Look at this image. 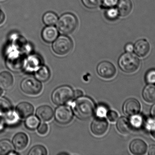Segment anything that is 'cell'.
<instances>
[{
  "mask_svg": "<svg viewBox=\"0 0 155 155\" xmlns=\"http://www.w3.org/2000/svg\"><path fill=\"white\" fill-rule=\"evenodd\" d=\"M29 142L28 136L24 133H19L16 134L13 139L12 143L16 150L21 151L27 147Z\"/></svg>",
  "mask_w": 155,
  "mask_h": 155,
  "instance_id": "obj_15",
  "label": "cell"
},
{
  "mask_svg": "<svg viewBox=\"0 0 155 155\" xmlns=\"http://www.w3.org/2000/svg\"><path fill=\"white\" fill-rule=\"evenodd\" d=\"M14 79L12 75L6 71L0 73V86L4 89H10L13 84Z\"/></svg>",
  "mask_w": 155,
  "mask_h": 155,
  "instance_id": "obj_19",
  "label": "cell"
},
{
  "mask_svg": "<svg viewBox=\"0 0 155 155\" xmlns=\"http://www.w3.org/2000/svg\"><path fill=\"white\" fill-rule=\"evenodd\" d=\"M130 121L133 128H140L143 123V119L142 116H141L136 115L133 116Z\"/></svg>",
  "mask_w": 155,
  "mask_h": 155,
  "instance_id": "obj_30",
  "label": "cell"
},
{
  "mask_svg": "<svg viewBox=\"0 0 155 155\" xmlns=\"http://www.w3.org/2000/svg\"><path fill=\"white\" fill-rule=\"evenodd\" d=\"M118 66L125 72H135L140 66V60L134 54L126 53L122 55L118 60Z\"/></svg>",
  "mask_w": 155,
  "mask_h": 155,
  "instance_id": "obj_2",
  "label": "cell"
},
{
  "mask_svg": "<svg viewBox=\"0 0 155 155\" xmlns=\"http://www.w3.org/2000/svg\"><path fill=\"white\" fill-rule=\"evenodd\" d=\"M58 20V16L53 12H49L45 13L43 17V22L47 26L56 24Z\"/></svg>",
  "mask_w": 155,
  "mask_h": 155,
  "instance_id": "obj_24",
  "label": "cell"
},
{
  "mask_svg": "<svg viewBox=\"0 0 155 155\" xmlns=\"http://www.w3.org/2000/svg\"><path fill=\"white\" fill-rule=\"evenodd\" d=\"M5 20V15L0 10V25L2 24Z\"/></svg>",
  "mask_w": 155,
  "mask_h": 155,
  "instance_id": "obj_42",
  "label": "cell"
},
{
  "mask_svg": "<svg viewBox=\"0 0 155 155\" xmlns=\"http://www.w3.org/2000/svg\"><path fill=\"white\" fill-rule=\"evenodd\" d=\"M117 128L122 134H128L132 131V127L130 121L125 117H121L117 123Z\"/></svg>",
  "mask_w": 155,
  "mask_h": 155,
  "instance_id": "obj_18",
  "label": "cell"
},
{
  "mask_svg": "<svg viewBox=\"0 0 155 155\" xmlns=\"http://www.w3.org/2000/svg\"><path fill=\"white\" fill-rule=\"evenodd\" d=\"M5 116V120L8 123L12 124L16 123L18 121V116L15 113H13L11 111L7 113Z\"/></svg>",
  "mask_w": 155,
  "mask_h": 155,
  "instance_id": "obj_33",
  "label": "cell"
},
{
  "mask_svg": "<svg viewBox=\"0 0 155 155\" xmlns=\"http://www.w3.org/2000/svg\"><path fill=\"white\" fill-rule=\"evenodd\" d=\"M41 36L44 41L46 42H53L58 37V30L53 25L47 26L43 30Z\"/></svg>",
  "mask_w": 155,
  "mask_h": 155,
  "instance_id": "obj_16",
  "label": "cell"
},
{
  "mask_svg": "<svg viewBox=\"0 0 155 155\" xmlns=\"http://www.w3.org/2000/svg\"><path fill=\"white\" fill-rule=\"evenodd\" d=\"M22 91L29 95H37L41 92L42 85L39 80L32 77H27L22 81L21 84Z\"/></svg>",
  "mask_w": 155,
  "mask_h": 155,
  "instance_id": "obj_6",
  "label": "cell"
},
{
  "mask_svg": "<svg viewBox=\"0 0 155 155\" xmlns=\"http://www.w3.org/2000/svg\"><path fill=\"white\" fill-rule=\"evenodd\" d=\"M36 115L42 122H48L52 118L54 111L52 108L49 106H42L36 110Z\"/></svg>",
  "mask_w": 155,
  "mask_h": 155,
  "instance_id": "obj_11",
  "label": "cell"
},
{
  "mask_svg": "<svg viewBox=\"0 0 155 155\" xmlns=\"http://www.w3.org/2000/svg\"><path fill=\"white\" fill-rule=\"evenodd\" d=\"M147 145L145 142L141 139L134 140L130 145V151L134 155L144 154L147 151Z\"/></svg>",
  "mask_w": 155,
  "mask_h": 155,
  "instance_id": "obj_14",
  "label": "cell"
},
{
  "mask_svg": "<svg viewBox=\"0 0 155 155\" xmlns=\"http://www.w3.org/2000/svg\"><path fill=\"white\" fill-rule=\"evenodd\" d=\"M37 131L40 134L42 135L46 134L48 132V126L45 123H41L37 127Z\"/></svg>",
  "mask_w": 155,
  "mask_h": 155,
  "instance_id": "obj_36",
  "label": "cell"
},
{
  "mask_svg": "<svg viewBox=\"0 0 155 155\" xmlns=\"http://www.w3.org/2000/svg\"><path fill=\"white\" fill-rule=\"evenodd\" d=\"M3 93V91L1 87H0V96Z\"/></svg>",
  "mask_w": 155,
  "mask_h": 155,
  "instance_id": "obj_45",
  "label": "cell"
},
{
  "mask_svg": "<svg viewBox=\"0 0 155 155\" xmlns=\"http://www.w3.org/2000/svg\"><path fill=\"white\" fill-rule=\"evenodd\" d=\"M95 110L97 116L98 117H102V118L105 116L108 112L107 108L103 105L98 106Z\"/></svg>",
  "mask_w": 155,
  "mask_h": 155,
  "instance_id": "obj_32",
  "label": "cell"
},
{
  "mask_svg": "<svg viewBox=\"0 0 155 155\" xmlns=\"http://www.w3.org/2000/svg\"><path fill=\"white\" fill-rule=\"evenodd\" d=\"M13 146L11 142L7 140L0 141V155L8 154L12 150Z\"/></svg>",
  "mask_w": 155,
  "mask_h": 155,
  "instance_id": "obj_27",
  "label": "cell"
},
{
  "mask_svg": "<svg viewBox=\"0 0 155 155\" xmlns=\"http://www.w3.org/2000/svg\"><path fill=\"white\" fill-rule=\"evenodd\" d=\"M40 124V121L38 117L34 116H30L25 120V125L29 130H33L36 129Z\"/></svg>",
  "mask_w": 155,
  "mask_h": 155,
  "instance_id": "obj_26",
  "label": "cell"
},
{
  "mask_svg": "<svg viewBox=\"0 0 155 155\" xmlns=\"http://www.w3.org/2000/svg\"><path fill=\"white\" fill-rule=\"evenodd\" d=\"M12 105L9 100L0 97V116H5L12 111Z\"/></svg>",
  "mask_w": 155,
  "mask_h": 155,
  "instance_id": "obj_23",
  "label": "cell"
},
{
  "mask_svg": "<svg viewBox=\"0 0 155 155\" xmlns=\"http://www.w3.org/2000/svg\"><path fill=\"white\" fill-rule=\"evenodd\" d=\"M105 14L107 18L110 20H115L119 15L117 9L113 7L108 8Z\"/></svg>",
  "mask_w": 155,
  "mask_h": 155,
  "instance_id": "obj_31",
  "label": "cell"
},
{
  "mask_svg": "<svg viewBox=\"0 0 155 155\" xmlns=\"http://www.w3.org/2000/svg\"><path fill=\"white\" fill-rule=\"evenodd\" d=\"M22 64L21 59L18 56H11L7 59V66L12 71H18L21 69Z\"/></svg>",
  "mask_w": 155,
  "mask_h": 155,
  "instance_id": "obj_20",
  "label": "cell"
},
{
  "mask_svg": "<svg viewBox=\"0 0 155 155\" xmlns=\"http://www.w3.org/2000/svg\"><path fill=\"white\" fill-rule=\"evenodd\" d=\"M148 154L155 155V145H152L149 147Z\"/></svg>",
  "mask_w": 155,
  "mask_h": 155,
  "instance_id": "obj_40",
  "label": "cell"
},
{
  "mask_svg": "<svg viewBox=\"0 0 155 155\" xmlns=\"http://www.w3.org/2000/svg\"><path fill=\"white\" fill-rule=\"evenodd\" d=\"M41 62L39 58L32 56L28 59L26 63V68L28 71L32 72L35 71L40 68L41 66Z\"/></svg>",
  "mask_w": 155,
  "mask_h": 155,
  "instance_id": "obj_25",
  "label": "cell"
},
{
  "mask_svg": "<svg viewBox=\"0 0 155 155\" xmlns=\"http://www.w3.org/2000/svg\"><path fill=\"white\" fill-rule=\"evenodd\" d=\"M103 5L106 8H111L115 6L118 2V0H103Z\"/></svg>",
  "mask_w": 155,
  "mask_h": 155,
  "instance_id": "obj_38",
  "label": "cell"
},
{
  "mask_svg": "<svg viewBox=\"0 0 155 155\" xmlns=\"http://www.w3.org/2000/svg\"><path fill=\"white\" fill-rule=\"evenodd\" d=\"M3 128V123L2 122V121H1L0 120V130L2 129V128Z\"/></svg>",
  "mask_w": 155,
  "mask_h": 155,
  "instance_id": "obj_44",
  "label": "cell"
},
{
  "mask_svg": "<svg viewBox=\"0 0 155 155\" xmlns=\"http://www.w3.org/2000/svg\"><path fill=\"white\" fill-rule=\"evenodd\" d=\"M34 111L33 106L27 102H23L16 106V111L17 115L21 118L25 119L32 114Z\"/></svg>",
  "mask_w": 155,
  "mask_h": 155,
  "instance_id": "obj_13",
  "label": "cell"
},
{
  "mask_svg": "<svg viewBox=\"0 0 155 155\" xmlns=\"http://www.w3.org/2000/svg\"><path fill=\"white\" fill-rule=\"evenodd\" d=\"M151 114L153 117L155 118V104L152 107V110H151Z\"/></svg>",
  "mask_w": 155,
  "mask_h": 155,
  "instance_id": "obj_43",
  "label": "cell"
},
{
  "mask_svg": "<svg viewBox=\"0 0 155 155\" xmlns=\"http://www.w3.org/2000/svg\"><path fill=\"white\" fill-rule=\"evenodd\" d=\"M83 95V93L82 91L80 90H77L74 91V98H78L82 96Z\"/></svg>",
  "mask_w": 155,
  "mask_h": 155,
  "instance_id": "obj_41",
  "label": "cell"
},
{
  "mask_svg": "<svg viewBox=\"0 0 155 155\" xmlns=\"http://www.w3.org/2000/svg\"><path fill=\"white\" fill-rule=\"evenodd\" d=\"M133 7V3L131 0H120L117 3L118 14L122 17L129 15L132 12Z\"/></svg>",
  "mask_w": 155,
  "mask_h": 155,
  "instance_id": "obj_17",
  "label": "cell"
},
{
  "mask_svg": "<svg viewBox=\"0 0 155 155\" xmlns=\"http://www.w3.org/2000/svg\"><path fill=\"white\" fill-rule=\"evenodd\" d=\"M47 151L45 147L41 145L34 147L28 153L29 155H46Z\"/></svg>",
  "mask_w": 155,
  "mask_h": 155,
  "instance_id": "obj_28",
  "label": "cell"
},
{
  "mask_svg": "<svg viewBox=\"0 0 155 155\" xmlns=\"http://www.w3.org/2000/svg\"><path fill=\"white\" fill-rule=\"evenodd\" d=\"M107 116L109 121L111 122H115L118 118V114L117 112L114 111H109L107 114Z\"/></svg>",
  "mask_w": 155,
  "mask_h": 155,
  "instance_id": "obj_37",
  "label": "cell"
},
{
  "mask_svg": "<svg viewBox=\"0 0 155 155\" xmlns=\"http://www.w3.org/2000/svg\"><path fill=\"white\" fill-rule=\"evenodd\" d=\"M97 71L99 76L106 79L113 78L116 74V69L110 62L104 61L97 65Z\"/></svg>",
  "mask_w": 155,
  "mask_h": 155,
  "instance_id": "obj_8",
  "label": "cell"
},
{
  "mask_svg": "<svg viewBox=\"0 0 155 155\" xmlns=\"http://www.w3.org/2000/svg\"><path fill=\"white\" fill-rule=\"evenodd\" d=\"M141 109V105L137 99L130 98L125 101L123 106V111L127 115L133 116L137 114Z\"/></svg>",
  "mask_w": 155,
  "mask_h": 155,
  "instance_id": "obj_10",
  "label": "cell"
},
{
  "mask_svg": "<svg viewBox=\"0 0 155 155\" xmlns=\"http://www.w3.org/2000/svg\"><path fill=\"white\" fill-rule=\"evenodd\" d=\"M143 96L145 101L148 103L155 102V86L149 85L145 87L143 92Z\"/></svg>",
  "mask_w": 155,
  "mask_h": 155,
  "instance_id": "obj_22",
  "label": "cell"
},
{
  "mask_svg": "<svg viewBox=\"0 0 155 155\" xmlns=\"http://www.w3.org/2000/svg\"><path fill=\"white\" fill-rule=\"evenodd\" d=\"M73 110L78 118L81 120H87L94 115L95 105L90 97L81 96L77 98L74 103Z\"/></svg>",
  "mask_w": 155,
  "mask_h": 155,
  "instance_id": "obj_1",
  "label": "cell"
},
{
  "mask_svg": "<svg viewBox=\"0 0 155 155\" xmlns=\"http://www.w3.org/2000/svg\"><path fill=\"white\" fill-rule=\"evenodd\" d=\"M134 52L140 57H145L150 51V45L145 39H141L136 42L134 45Z\"/></svg>",
  "mask_w": 155,
  "mask_h": 155,
  "instance_id": "obj_12",
  "label": "cell"
},
{
  "mask_svg": "<svg viewBox=\"0 0 155 155\" xmlns=\"http://www.w3.org/2000/svg\"><path fill=\"white\" fill-rule=\"evenodd\" d=\"M147 127L150 130L152 136L155 139V120L149 119L147 121Z\"/></svg>",
  "mask_w": 155,
  "mask_h": 155,
  "instance_id": "obj_35",
  "label": "cell"
},
{
  "mask_svg": "<svg viewBox=\"0 0 155 155\" xmlns=\"http://www.w3.org/2000/svg\"><path fill=\"white\" fill-rule=\"evenodd\" d=\"M146 81L148 83H155V69H152L147 73Z\"/></svg>",
  "mask_w": 155,
  "mask_h": 155,
  "instance_id": "obj_34",
  "label": "cell"
},
{
  "mask_svg": "<svg viewBox=\"0 0 155 155\" xmlns=\"http://www.w3.org/2000/svg\"><path fill=\"white\" fill-rule=\"evenodd\" d=\"M55 119L57 123L62 125L67 124L72 120L73 112L71 107L61 105L56 108Z\"/></svg>",
  "mask_w": 155,
  "mask_h": 155,
  "instance_id": "obj_7",
  "label": "cell"
},
{
  "mask_svg": "<svg viewBox=\"0 0 155 155\" xmlns=\"http://www.w3.org/2000/svg\"><path fill=\"white\" fill-rule=\"evenodd\" d=\"M78 20L72 14L65 13L63 15L57 22L59 32L64 35L72 33L77 28Z\"/></svg>",
  "mask_w": 155,
  "mask_h": 155,
  "instance_id": "obj_3",
  "label": "cell"
},
{
  "mask_svg": "<svg viewBox=\"0 0 155 155\" xmlns=\"http://www.w3.org/2000/svg\"><path fill=\"white\" fill-rule=\"evenodd\" d=\"M74 98V91L68 86H63L56 88L52 94L53 102L57 105H63Z\"/></svg>",
  "mask_w": 155,
  "mask_h": 155,
  "instance_id": "obj_4",
  "label": "cell"
},
{
  "mask_svg": "<svg viewBox=\"0 0 155 155\" xmlns=\"http://www.w3.org/2000/svg\"><path fill=\"white\" fill-rule=\"evenodd\" d=\"M108 127V123L106 120L102 117H97L92 122L91 130L95 135L101 136L106 133Z\"/></svg>",
  "mask_w": 155,
  "mask_h": 155,
  "instance_id": "obj_9",
  "label": "cell"
},
{
  "mask_svg": "<svg viewBox=\"0 0 155 155\" xmlns=\"http://www.w3.org/2000/svg\"><path fill=\"white\" fill-rule=\"evenodd\" d=\"M73 47L71 38L65 35H61L56 38L53 44L54 52L58 55L64 56L70 53Z\"/></svg>",
  "mask_w": 155,
  "mask_h": 155,
  "instance_id": "obj_5",
  "label": "cell"
},
{
  "mask_svg": "<svg viewBox=\"0 0 155 155\" xmlns=\"http://www.w3.org/2000/svg\"><path fill=\"white\" fill-rule=\"evenodd\" d=\"M103 0H82L85 7L88 9H93L98 7L102 3Z\"/></svg>",
  "mask_w": 155,
  "mask_h": 155,
  "instance_id": "obj_29",
  "label": "cell"
},
{
  "mask_svg": "<svg viewBox=\"0 0 155 155\" xmlns=\"http://www.w3.org/2000/svg\"><path fill=\"white\" fill-rule=\"evenodd\" d=\"M36 79L41 82H45L48 81L51 77V72L47 66H41L37 69L35 74Z\"/></svg>",
  "mask_w": 155,
  "mask_h": 155,
  "instance_id": "obj_21",
  "label": "cell"
},
{
  "mask_svg": "<svg viewBox=\"0 0 155 155\" xmlns=\"http://www.w3.org/2000/svg\"><path fill=\"white\" fill-rule=\"evenodd\" d=\"M134 45L131 43H128L126 45L125 50L127 52H131L134 49Z\"/></svg>",
  "mask_w": 155,
  "mask_h": 155,
  "instance_id": "obj_39",
  "label": "cell"
}]
</instances>
